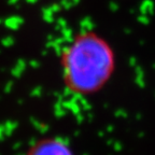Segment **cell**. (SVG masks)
<instances>
[{
  "label": "cell",
  "mask_w": 155,
  "mask_h": 155,
  "mask_svg": "<svg viewBox=\"0 0 155 155\" xmlns=\"http://www.w3.org/2000/svg\"><path fill=\"white\" fill-rule=\"evenodd\" d=\"M26 155H75L70 144L61 137H43L34 142Z\"/></svg>",
  "instance_id": "2"
},
{
  "label": "cell",
  "mask_w": 155,
  "mask_h": 155,
  "mask_svg": "<svg viewBox=\"0 0 155 155\" xmlns=\"http://www.w3.org/2000/svg\"><path fill=\"white\" fill-rule=\"evenodd\" d=\"M61 81L74 96L88 97L101 92L117 67L113 44L95 29L75 32L59 54Z\"/></svg>",
  "instance_id": "1"
}]
</instances>
